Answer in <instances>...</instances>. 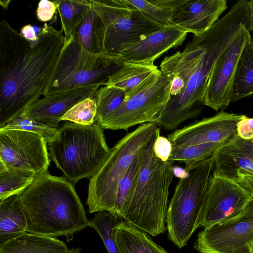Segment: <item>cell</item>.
<instances>
[{
	"mask_svg": "<svg viewBox=\"0 0 253 253\" xmlns=\"http://www.w3.org/2000/svg\"><path fill=\"white\" fill-rule=\"evenodd\" d=\"M82 251V249L80 247L72 248L69 249L67 253H80Z\"/></svg>",
	"mask_w": 253,
	"mask_h": 253,
	"instance_id": "cell-43",
	"label": "cell"
},
{
	"mask_svg": "<svg viewBox=\"0 0 253 253\" xmlns=\"http://www.w3.org/2000/svg\"><path fill=\"white\" fill-rule=\"evenodd\" d=\"M187 33L174 26L163 27L121 51L116 59L123 62L154 65L163 53L181 45Z\"/></svg>",
	"mask_w": 253,
	"mask_h": 253,
	"instance_id": "cell-17",
	"label": "cell"
},
{
	"mask_svg": "<svg viewBox=\"0 0 253 253\" xmlns=\"http://www.w3.org/2000/svg\"><path fill=\"white\" fill-rule=\"evenodd\" d=\"M253 196L236 181L212 174L196 229L232 219L241 214Z\"/></svg>",
	"mask_w": 253,
	"mask_h": 253,
	"instance_id": "cell-12",
	"label": "cell"
},
{
	"mask_svg": "<svg viewBox=\"0 0 253 253\" xmlns=\"http://www.w3.org/2000/svg\"><path fill=\"white\" fill-rule=\"evenodd\" d=\"M61 19L62 29L68 41L76 27L82 20L89 5V0H54Z\"/></svg>",
	"mask_w": 253,
	"mask_h": 253,
	"instance_id": "cell-27",
	"label": "cell"
},
{
	"mask_svg": "<svg viewBox=\"0 0 253 253\" xmlns=\"http://www.w3.org/2000/svg\"><path fill=\"white\" fill-rule=\"evenodd\" d=\"M56 10L57 5L54 0H42L38 5L37 17L42 22H47L52 19Z\"/></svg>",
	"mask_w": 253,
	"mask_h": 253,
	"instance_id": "cell-36",
	"label": "cell"
},
{
	"mask_svg": "<svg viewBox=\"0 0 253 253\" xmlns=\"http://www.w3.org/2000/svg\"><path fill=\"white\" fill-rule=\"evenodd\" d=\"M172 172L174 176L179 179L187 178L189 175V172L185 168L178 166H173Z\"/></svg>",
	"mask_w": 253,
	"mask_h": 253,
	"instance_id": "cell-41",
	"label": "cell"
},
{
	"mask_svg": "<svg viewBox=\"0 0 253 253\" xmlns=\"http://www.w3.org/2000/svg\"><path fill=\"white\" fill-rule=\"evenodd\" d=\"M226 0H178L172 10V26L194 36L209 30L227 9Z\"/></svg>",
	"mask_w": 253,
	"mask_h": 253,
	"instance_id": "cell-16",
	"label": "cell"
},
{
	"mask_svg": "<svg viewBox=\"0 0 253 253\" xmlns=\"http://www.w3.org/2000/svg\"><path fill=\"white\" fill-rule=\"evenodd\" d=\"M105 35V27L103 20L89 3L72 38L87 51L96 55H104Z\"/></svg>",
	"mask_w": 253,
	"mask_h": 253,
	"instance_id": "cell-22",
	"label": "cell"
},
{
	"mask_svg": "<svg viewBox=\"0 0 253 253\" xmlns=\"http://www.w3.org/2000/svg\"><path fill=\"white\" fill-rule=\"evenodd\" d=\"M68 249L57 238L27 232L0 243V253H67Z\"/></svg>",
	"mask_w": 253,
	"mask_h": 253,
	"instance_id": "cell-21",
	"label": "cell"
},
{
	"mask_svg": "<svg viewBox=\"0 0 253 253\" xmlns=\"http://www.w3.org/2000/svg\"><path fill=\"white\" fill-rule=\"evenodd\" d=\"M144 15L163 26H172L171 17L177 0H125Z\"/></svg>",
	"mask_w": 253,
	"mask_h": 253,
	"instance_id": "cell-29",
	"label": "cell"
},
{
	"mask_svg": "<svg viewBox=\"0 0 253 253\" xmlns=\"http://www.w3.org/2000/svg\"><path fill=\"white\" fill-rule=\"evenodd\" d=\"M42 136L22 130L0 128V163L37 175L48 170L50 160Z\"/></svg>",
	"mask_w": 253,
	"mask_h": 253,
	"instance_id": "cell-13",
	"label": "cell"
},
{
	"mask_svg": "<svg viewBox=\"0 0 253 253\" xmlns=\"http://www.w3.org/2000/svg\"><path fill=\"white\" fill-rule=\"evenodd\" d=\"M172 77L161 72L153 83L128 98L99 124L103 128L126 130L136 125L155 123L171 98Z\"/></svg>",
	"mask_w": 253,
	"mask_h": 253,
	"instance_id": "cell-10",
	"label": "cell"
},
{
	"mask_svg": "<svg viewBox=\"0 0 253 253\" xmlns=\"http://www.w3.org/2000/svg\"><path fill=\"white\" fill-rule=\"evenodd\" d=\"M213 156V174L237 182L239 169L253 173V141L237 134L219 146Z\"/></svg>",
	"mask_w": 253,
	"mask_h": 253,
	"instance_id": "cell-19",
	"label": "cell"
},
{
	"mask_svg": "<svg viewBox=\"0 0 253 253\" xmlns=\"http://www.w3.org/2000/svg\"><path fill=\"white\" fill-rule=\"evenodd\" d=\"M48 144L52 161L73 184L95 174L112 151L103 128L95 123L84 126L68 122Z\"/></svg>",
	"mask_w": 253,
	"mask_h": 253,
	"instance_id": "cell-5",
	"label": "cell"
},
{
	"mask_svg": "<svg viewBox=\"0 0 253 253\" xmlns=\"http://www.w3.org/2000/svg\"><path fill=\"white\" fill-rule=\"evenodd\" d=\"M141 149L118 184L115 199V214L121 218L136 184L142 163Z\"/></svg>",
	"mask_w": 253,
	"mask_h": 253,
	"instance_id": "cell-31",
	"label": "cell"
},
{
	"mask_svg": "<svg viewBox=\"0 0 253 253\" xmlns=\"http://www.w3.org/2000/svg\"><path fill=\"white\" fill-rule=\"evenodd\" d=\"M0 128L32 132L43 137L47 143L53 139L58 129L38 122L27 116L24 112L14 117Z\"/></svg>",
	"mask_w": 253,
	"mask_h": 253,
	"instance_id": "cell-33",
	"label": "cell"
},
{
	"mask_svg": "<svg viewBox=\"0 0 253 253\" xmlns=\"http://www.w3.org/2000/svg\"><path fill=\"white\" fill-rule=\"evenodd\" d=\"M246 115L221 111L178 129L167 135L172 147L223 143L237 134V123Z\"/></svg>",
	"mask_w": 253,
	"mask_h": 253,
	"instance_id": "cell-15",
	"label": "cell"
},
{
	"mask_svg": "<svg viewBox=\"0 0 253 253\" xmlns=\"http://www.w3.org/2000/svg\"><path fill=\"white\" fill-rule=\"evenodd\" d=\"M99 85L81 87L44 96L28 107L25 114L49 127L57 128L63 116L73 106L88 97H95Z\"/></svg>",
	"mask_w": 253,
	"mask_h": 253,
	"instance_id": "cell-18",
	"label": "cell"
},
{
	"mask_svg": "<svg viewBox=\"0 0 253 253\" xmlns=\"http://www.w3.org/2000/svg\"><path fill=\"white\" fill-rule=\"evenodd\" d=\"M250 27L242 29L234 41L215 63L209 78L203 103L215 111L228 107L236 67L248 40L251 37Z\"/></svg>",
	"mask_w": 253,
	"mask_h": 253,
	"instance_id": "cell-14",
	"label": "cell"
},
{
	"mask_svg": "<svg viewBox=\"0 0 253 253\" xmlns=\"http://www.w3.org/2000/svg\"><path fill=\"white\" fill-rule=\"evenodd\" d=\"M20 33L32 44L35 43L38 40V34H36L34 28L31 24L23 26L20 30Z\"/></svg>",
	"mask_w": 253,
	"mask_h": 253,
	"instance_id": "cell-40",
	"label": "cell"
},
{
	"mask_svg": "<svg viewBox=\"0 0 253 253\" xmlns=\"http://www.w3.org/2000/svg\"><path fill=\"white\" fill-rule=\"evenodd\" d=\"M194 248L200 253H252L253 198L239 216L199 232Z\"/></svg>",
	"mask_w": 253,
	"mask_h": 253,
	"instance_id": "cell-11",
	"label": "cell"
},
{
	"mask_svg": "<svg viewBox=\"0 0 253 253\" xmlns=\"http://www.w3.org/2000/svg\"><path fill=\"white\" fill-rule=\"evenodd\" d=\"M237 182L253 196V173L243 169H239Z\"/></svg>",
	"mask_w": 253,
	"mask_h": 253,
	"instance_id": "cell-38",
	"label": "cell"
},
{
	"mask_svg": "<svg viewBox=\"0 0 253 253\" xmlns=\"http://www.w3.org/2000/svg\"><path fill=\"white\" fill-rule=\"evenodd\" d=\"M252 253H253V251H252Z\"/></svg>",
	"mask_w": 253,
	"mask_h": 253,
	"instance_id": "cell-46",
	"label": "cell"
},
{
	"mask_svg": "<svg viewBox=\"0 0 253 253\" xmlns=\"http://www.w3.org/2000/svg\"><path fill=\"white\" fill-rule=\"evenodd\" d=\"M161 74L160 70L154 64L124 62L122 67L110 76L107 85L124 90L127 99L153 83Z\"/></svg>",
	"mask_w": 253,
	"mask_h": 253,
	"instance_id": "cell-20",
	"label": "cell"
},
{
	"mask_svg": "<svg viewBox=\"0 0 253 253\" xmlns=\"http://www.w3.org/2000/svg\"><path fill=\"white\" fill-rule=\"evenodd\" d=\"M124 62L93 54L72 37L65 42L44 96L87 86L107 85Z\"/></svg>",
	"mask_w": 253,
	"mask_h": 253,
	"instance_id": "cell-8",
	"label": "cell"
},
{
	"mask_svg": "<svg viewBox=\"0 0 253 253\" xmlns=\"http://www.w3.org/2000/svg\"><path fill=\"white\" fill-rule=\"evenodd\" d=\"M158 127L141 150L142 163L135 188L121 215L127 223L155 237L167 230L166 216L173 162H163L154 151Z\"/></svg>",
	"mask_w": 253,
	"mask_h": 253,
	"instance_id": "cell-4",
	"label": "cell"
},
{
	"mask_svg": "<svg viewBox=\"0 0 253 253\" xmlns=\"http://www.w3.org/2000/svg\"><path fill=\"white\" fill-rule=\"evenodd\" d=\"M172 149L171 143L168 138L159 134L156 137L154 145L156 156L163 162L168 161Z\"/></svg>",
	"mask_w": 253,
	"mask_h": 253,
	"instance_id": "cell-35",
	"label": "cell"
},
{
	"mask_svg": "<svg viewBox=\"0 0 253 253\" xmlns=\"http://www.w3.org/2000/svg\"><path fill=\"white\" fill-rule=\"evenodd\" d=\"M46 23L32 44L6 20L0 23V127L44 95L65 37Z\"/></svg>",
	"mask_w": 253,
	"mask_h": 253,
	"instance_id": "cell-1",
	"label": "cell"
},
{
	"mask_svg": "<svg viewBox=\"0 0 253 253\" xmlns=\"http://www.w3.org/2000/svg\"><path fill=\"white\" fill-rule=\"evenodd\" d=\"M37 175L33 171L8 168L0 163V201L22 193Z\"/></svg>",
	"mask_w": 253,
	"mask_h": 253,
	"instance_id": "cell-26",
	"label": "cell"
},
{
	"mask_svg": "<svg viewBox=\"0 0 253 253\" xmlns=\"http://www.w3.org/2000/svg\"><path fill=\"white\" fill-rule=\"evenodd\" d=\"M114 239L119 253H168L147 233L125 221L116 227Z\"/></svg>",
	"mask_w": 253,
	"mask_h": 253,
	"instance_id": "cell-23",
	"label": "cell"
},
{
	"mask_svg": "<svg viewBox=\"0 0 253 253\" xmlns=\"http://www.w3.org/2000/svg\"><path fill=\"white\" fill-rule=\"evenodd\" d=\"M158 128L154 123L140 125L112 148L102 167L90 178L86 201L89 213L106 211L115 214L116 195L120 181Z\"/></svg>",
	"mask_w": 253,
	"mask_h": 253,
	"instance_id": "cell-6",
	"label": "cell"
},
{
	"mask_svg": "<svg viewBox=\"0 0 253 253\" xmlns=\"http://www.w3.org/2000/svg\"><path fill=\"white\" fill-rule=\"evenodd\" d=\"M120 217L112 212L103 211L97 212L89 220L90 226L98 233L109 253H119L116 246L114 234L120 223Z\"/></svg>",
	"mask_w": 253,
	"mask_h": 253,
	"instance_id": "cell-32",
	"label": "cell"
},
{
	"mask_svg": "<svg viewBox=\"0 0 253 253\" xmlns=\"http://www.w3.org/2000/svg\"><path fill=\"white\" fill-rule=\"evenodd\" d=\"M250 11V31H253V0L249 1Z\"/></svg>",
	"mask_w": 253,
	"mask_h": 253,
	"instance_id": "cell-42",
	"label": "cell"
},
{
	"mask_svg": "<svg viewBox=\"0 0 253 253\" xmlns=\"http://www.w3.org/2000/svg\"><path fill=\"white\" fill-rule=\"evenodd\" d=\"M237 134L241 138L251 140L253 138V118L245 116L237 125Z\"/></svg>",
	"mask_w": 253,
	"mask_h": 253,
	"instance_id": "cell-37",
	"label": "cell"
},
{
	"mask_svg": "<svg viewBox=\"0 0 253 253\" xmlns=\"http://www.w3.org/2000/svg\"><path fill=\"white\" fill-rule=\"evenodd\" d=\"M214 159L188 169L189 176L179 179L168 207L166 225L169 239L179 249L187 244L197 230L196 223L212 172Z\"/></svg>",
	"mask_w": 253,
	"mask_h": 253,
	"instance_id": "cell-7",
	"label": "cell"
},
{
	"mask_svg": "<svg viewBox=\"0 0 253 253\" xmlns=\"http://www.w3.org/2000/svg\"><path fill=\"white\" fill-rule=\"evenodd\" d=\"M168 75L172 77L170 85L171 97L178 95L181 93L184 86V82L183 80L176 74H169Z\"/></svg>",
	"mask_w": 253,
	"mask_h": 253,
	"instance_id": "cell-39",
	"label": "cell"
},
{
	"mask_svg": "<svg viewBox=\"0 0 253 253\" xmlns=\"http://www.w3.org/2000/svg\"><path fill=\"white\" fill-rule=\"evenodd\" d=\"M253 94V39L247 42L239 58L232 84L231 102Z\"/></svg>",
	"mask_w": 253,
	"mask_h": 253,
	"instance_id": "cell-25",
	"label": "cell"
},
{
	"mask_svg": "<svg viewBox=\"0 0 253 253\" xmlns=\"http://www.w3.org/2000/svg\"><path fill=\"white\" fill-rule=\"evenodd\" d=\"M243 28L238 18L227 13L207 31L194 36L182 51L164 58L160 71L167 75L177 74L183 80L184 86L179 94L171 97L155 123L158 127L173 130L200 114L213 67Z\"/></svg>",
	"mask_w": 253,
	"mask_h": 253,
	"instance_id": "cell-2",
	"label": "cell"
},
{
	"mask_svg": "<svg viewBox=\"0 0 253 253\" xmlns=\"http://www.w3.org/2000/svg\"><path fill=\"white\" fill-rule=\"evenodd\" d=\"M96 114V97H88L73 106L63 116L61 120L88 126L95 123Z\"/></svg>",
	"mask_w": 253,
	"mask_h": 253,
	"instance_id": "cell-34",
	"label": "cell"
},
{
	"mask_svg": "<svg viewBox=\"0 0 253 253\" xmlns=\"http://www.w3.org/2000/svg\"><path fill=\"white\" fill-rule=\"evenodd\" d=\"M126 93L123 89L111 85L100 87L96 94L97 114L95 123L102 121L118 110L126 99Z\"/></svg>",
	"mask_w": 253,
	"mask_h": 253,
	"instance_id": "cell-30",
	"label": "cell"
},
{
	"mask_svg": "<svg viewBox=\"0 0 253 253\" xmlns=\"http://www.w3.org/2000/svg\"><path fill=\"white\" fill-rule=\"evenodd\" d=\"M73 184L48 170L37 175L20 194L27 232L52 238L63 236L69 242L90 226Z\"/></svg>",
	"mask_w": 253,
	"mask_h": 253,
	"instance_id": "cell-3",
	"label": "cell"
},
{
	"mask_svg": "<svg viewBox=\"0 0 253 253\" xmlns=\"http://www.w3.org/2000/svg\"><path fill=\"white\" fill-rule=\"evenodd\" d=\"M252 141H253V138L252 139H251Z\"/></svg>",
	"mask_w": 253,
	"mask_h": 253,
	"instance_id": "cell-45",
	"label": "cell"
},
{
	"mask_svg": "<svg viewBox=\"0 0 253 253\" xmlns=\"http://www.w3.org/2000/svg\"><path fill=\"white\" fill-rule=\"evenodd\" d=\"M27 226L20 194L0 201V243L26 232Z\"/></svg>",
	"mask_w": 253,
	"mask_h": 253,
	"instance_id": "cell-24",
	"label": "cell"
},
{
	"mask_svg": "<svg viewBox=\"0 0 253 253\" xmlns=\"http://www.w3.org/2000/svg\"><path fill=\"white\" fill-rule=\"evenodd\" d=\"M105 27L104 55L116 58L124 49L163 26L125 0H89Z\"/></svg>",
	"mask_w": 253,
	"mask_h": 253,
	"instance_id": "cell-9",
	"label": "cell"
},
{
	"mask_svg": "<svg viewBox=\"0 0 253 253\" xmlns=\"http://www.w3.org/2000/svg\"><path fill=\"white\" fill-rule=\"evenodd\" d=\"M10 1V0H4V1L0 0V4L3 9H7V7H8V5Z\"/></svg>",
	"mask_w": 253,
	"mask_h": 253,
	"instance_id": "cell-44",
	"label": "cell"
},
{
	"mask_svg": "<svg viewBox=\"0 0 253 253\" xmlns=\"http://www.w3.org/2000/svg\"><path fill=\"white\" fill-rule=\"evenodd\" d=\"M225 142L174 147L168 161L184 163L185 169H188L211 157Z\"/></svg>",
	"mask_w": 253,
	"mask_h": 253,
	"instance_id": "cell-28",
	"label": "cell"
}]
</instances>
